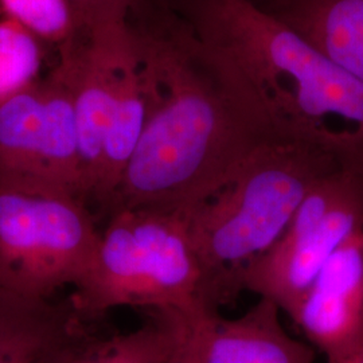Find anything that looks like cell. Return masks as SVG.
Listing matches in <instances>:
<instances>
[{
	"label": "cell",
	"mask_w": 363,
	"mask_h": 363,
	"mask_svg": "<svg viewBox=\"0 0 363 363\" xmlns=\"http://www.w3.org/2000/svg\"><path fill=\"white\" fill-rule=\"evenodd\" d=\"M143 86V130L106 213L187 211L273 139L162 0L130 13Z\"/></svg>",
	"instance_id": "obj_1"
},
{
	"label": "cell",
	"mask_w": 363,
	"mask_h": 363,
	"mask_svg": "<svg viewBox=\"0 0 363 363\" xmlns=\"http://www.w3.org/2000/svg\"><path fill=\"white\" fill-rule=\"evenodd\" d=\"M82 322L77 316L35 363H167L181 340L177 312L152 311L139 328L109 337L85 333Z\"/></svg>",
	"instance_id": "obj_11"
},
{
	"label": "cell",
	"mask_w": 363,
	"mask_h": 363,
	"mask_svg": "<svg viewBox=\"0 0 363 363\" xmlns=\"http://www.w3.org/2000/svg\"><path fill=\"white\" fill-rule=\"evenodd\" d=\"M101 230L88 203L43 182L0 175V288L37 300L89 276Z\"/></svg>",
	"instance_id": "obj_6"
},
{
	"label": "cell",
	"mask_w": 363,
	"mask_h": 363,
	"mask_svg": "<svg viewBox=\"0 0 363 363\" xmlns=\"http://www.w3.org/2000/svg\"><path fill=\"white\" fill-rule=\"evenodd\" d=\"M50 46L10 18H0V100L22 91L43 74Z\"/></svg>",
	"instance_id": "obj_14"
},
{
	"label": "cell",
	"mask_w": 363,
	"mask_h": 363,
	"mask_svg": "<svg viewBox=\"0 0 363 363\" xmlns=\"http://www.w3.org/2000/svg\"><path fill=\"white\" fill-rule=\"evenodd\" d=\"M273 139L320 148L363 178V84L252 0H162Z\"/></svg>",
	"instance_id": "obj_2"
},
{
	"label": "cell",
	"mask_w": 363,
	"mask_h": 363,
	"mask_svg": "<svg viewBox=\"0 0 363 363\" xmlns=\"http://www.w3.org/2000/svg\"><path fill=\"white\" fill-rule=\"evenodd\" d=\"M280 312L259 298L235 319L211 311L181 316V346L193 363H315L311 346L286 333Z\"/></svg>",
	"instance_id": "obj_9"
},
{
	"label": "cell",
	"mask_w": 363,
	"mask_h": 363,
	"mask_svg": "<svg viewBox=\"0 0 363 363\" xmlns=\"http://www.w3.org/2000/svg\"><path fill=\"white\" fill-rule=\"evenodd\" d=\"M167 363H193L191 359L189 358V355L186 354V351L183 350V347L181 346V340H179V345H178L177 350L174 351L172 357L169 358Z\"/></svg>",
	"instance_id": "obj_18"
},
{
	"label": "cell",
	"mask_w": 363,
	"mask_h": 363,
	"mask_svg": "<svg viewBox=\"0 0 363 363\" xmlns=\"http://www.w3.org/2000/svg\"><path fill=\"white\" fill-rule=\"evenodd\" d=\"M289 318L327 361L363 343V228L325 261Z\"/></svg>",
	"instance_id": "obj_10"
},
{
	"label": "cell",
	"mask_w": 363,
	"mask_h": 363,
	"mask_svg": "<svg viewBox=\"0 0 363 363\" xmlns=\"http://www.w3.org/2000/svg\"><path fill=\"white\" fill-rule=\"evenodd\" d=\"M70 77L86 199L115 187L143 130V86L127 19L84 31L58 50Z\"/></svg>",
	"instance_id": "obj_5"
},
{
	"label": "cell",
	"mask_w": 363,
	"mask_h": 363,
	"mask_svg": "<svg viewBox=\"0 0 363 363\" xmlns=\"http://www.w3.org/2000/svg\"><path fill=\"white\" fill-rule=\"evenodd\" d=\"M0 175L43 182L86 203L77 120L69 72H50L0 100Z\"/></svg>",
	"instance_id": "obj_8"
},
{
	"label": "cell",
	"mask_w": 363,
	"mask_h": 363,
	"mask_svg": "<svg viewBox=\"0 0 363 363\" xmlns=\"http://www.w3.org/2000/svg\"><path fill=\"white\" fill-rule=\"evenodd\" d=\"M0 13L26 27L57 52L82 34L70 0H0Z\"/></svg>",
	"instance_id": "obj_15"
},
{
	"label": "cell",
	"mask_w": 363,
	"mask_h": 363,
	"mask_svg": "<svg viewBox=\"0 0 363 363\" xmlns=\"http://www.w3.org/2000/svg\"><path fill=\"white\" fill-rule=\"evenodd\" d=\"M77 315L70 306L0 288V363H35L64 335Z\"/></svg>",
	"instance_id": "obj_13"
},
{
	"label": "cell",
	"mask_w": 363,
	"mask_h": 363,
	"mask_svg": "<svg viewBox=\"0 0 363 363\" xmlns=\"http://www.w3.org/2000/svg\"><path fill=\"white\" fill-rule=\"evenodd\" d=\"M262 9L363 84V0H274Z\"/></svg>",
	"instance_id": "obj_12"
},
{
	"label": "cell",
	"mask_w": 363,
	"mask_h": 363,
	"mask_svg": "<svg viewBox=\"0 0 363 363\" xmlns=\"http://www.w3.org/2000/svg\"><path fill=\"white\" fill-rule=\"evenodd\" d=\"M327 363H363V343L335 359L327 361Z\"/></svg>",
	"instance_id": "obj_17"
},
{
	"label": "cell",
	"mask_w": 363,
	"mask_h": 363,
	"mask_svg": "<svg viewBox=\"0 0 363 363\" xmlns=\"http://www.w3.org/2000/svg\"><path fill=\"white\" fill-rule=\"evenodd\" d=\"M253 3H256V4H259V7H264V6H268V4H271L272 1L274 0H252Z\"/></svg>",
	"instance_id": "obj_19"
},
{
	"label": "cell",
	"mask_w": 363,
	"mask_h": 363,
	"mask_svg": "<svg viewBox=\"0 0 363 363\" xmlns=\"http://www.w3.org/2000/svg\"><path fill=\"white\" fill-rule=\"evenodd\" d=\"M70 304L82 320L118 307L177 312L183 318L208 311L184 211L130 208L111 213L91 273Z\"/></svg>",
	"instance_id": "obj_4"
},
{
	"label": "cell",
	"mask_w": 363,
	"mask_h": 363,
	"mask_svg": "<svg viewBox=\"0 0 363 363\" xmlns=\"http://www.w3.org/2000/svg\"><path fill=\"white\" fill-rule=\"evenodd\" d=\"M342 169L320 148L269 140L184 211L208 311L237 298L244 271L279 240L313 186Z\"/></svg>",
	"instance_id": "obj_3"
},
{
	"label": "cell",
	"mask_w": 363,
	"mask_h": 363,
	"mask_svg": "<svg viewBox=\"0 0 363 363\" xmlns=\"http://www.w3.org/2000/svg\"><path fill=\"white\" fill-rule=\"evenodd\" d=\"M144 0H70L82 33L108 22L127 19Z\"/></svg>",
	"instance_id": "obj_16"
},
{
	"label": "cell",
	"mask_w": 363,
	"mask_h": 363,
	"mask_svg": "<svg viewBox=\"0 0 363 363\" xmlns=\"http://www.w3.org/2000/svg\"><path fill=\"white\" fill-rule=\"evenodd\" d=\"M362 228L363 178L337 169L313 186L279 240L244 271L241 289L291 316L325 261Z\"/></svg>",
	"instance_id": "obj_7"
}]
</instances>
